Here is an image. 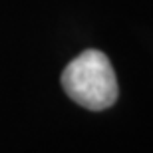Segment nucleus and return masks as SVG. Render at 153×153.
I'll return each mask as SVG.
<instances>
[{
	"label": "nucleus",
	"mask_w": 153,
	"mask_h": 153,
	"mask_svg": "<svg viewBox=\"0 0 153 153\" xmlns=\"http://www.w3.org/2000/svg\"><path fill=\"white\" fill-rule=\"evenodd\" d=\"M62 85L76 103L91 111L111 108L117 100V79L108 56L100 50H85L66 66Z\"/></svg>",
	"instance_id": "nucleus-1"
}]
</instances>
